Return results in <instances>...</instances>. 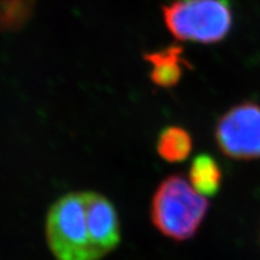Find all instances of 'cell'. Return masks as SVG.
<instances>
[{
    "label": "cell",
    "instance_id": "6da1fadb",
    "mask_svg": "<svg viewBox=\"0 0 260 260\" xmlns=\"http://www.w3.org/2000/svg\"><path fill=\"white\" fill-rule=\"evenodd\" d=\"M209 211V200L181 175H170L155 189L149 205L151 222L174 241L190 240L199 232Z\"/></svg>",
    "mask_w": 260,
    "mask_h": 260
},
{
    "label": "cell",
    "instance_id": "ba28073f",
    "mask_svg": "<svg viewBox=\"0 0 260 260\" xmlns=\"http://www.w3.org/2000/svg\"><path fill=\"white\" fill-rule=\"evenodd\" d=\"M193 149V140L182 126L170 125L164 128L157 139L159 157L168 162H181L189 157Z\"/></svg>",
    "mask_w": 260,
    "mask_h": 260
},
{
    "label": "cell",
    "instance_id": "5b68a950",
    "mask_svg": "<svg viewBox=\"0 0 260 260\" xmlns=\"http://www.w3.org/2000/svg\"><path fill=\"white\" fill-rule=\"evenodd\" d=\"M84 210L92 241L104 256L121 243V220L115 205L99 191H83Z\"/></svg>",
    "mask_w": 260,
    "mask_h": 260
},
{
    "label": "cell",
    "instance_id": "9c48e42d",
    "mask_svg": "<svg viewBox=\"0 0 260 260\" xmlns=\"http://www.w3.org/2000/svg\"><path fill=\"white\" fill-rule=\"evenodd\" d=\"M37 0H0V30L17 31L31 18Z\"/></svg>",
    "mask_w": 260,
    "mask_h": 260
},
{
    "label": "cell",
    "instance_id": "3957f363",
    "mask_svg": "<svg viewBox=\"0 0 260 260\" xmlns=\"http://www.w3.org/2000/svg\"><path fill=\"white\" fill-rule=\"evenodd\" d=\"M167 28L175 38L214 44L230 31L233 15L228 0H183L162 8Z\"/></svg>",
    "mask_w": 260,
    "mask_h": 260
},
{
    "label": "cell",
    "instance_id": "8992f818",
    "mask_svg": "<svg viewBox=\"0 0 260 260\" xmlns=\"http://www.w3.org/2000/svg\"><path fill=\"white\" fill-rule=\"evenodd\" d=\"M182 53V47L171 45L160 51L145 54L144 58L152 65L149 77L155 86L164 88L176 86L182 77V67L186 64Z\"/></svg>",
    "mask_w": 260,
    "mask_h": 260
},
{
    "label": "cell",
    "instance_id": "52a82bcc",
    "mask_svg": "<svg viewBox=\"0 0 260 260\" xmlns=\"http://www.w3.org/2000/svg\"><path fill=\"white\" fill-rule=\"evenodd\" d=\"M188 174V181L198 193L206 198L218 193L222 184V170L211 155L200 154L195 157Z\"/></svg>",
    "mask_w": 260,
    "mask_h": 260
},
{
    "label": "cell",
    "instance_id": "277c9868",
    "mask_svg": "<svg viewBox=\"0 0 260 260\" xmlns=\"http://www.w3.org/2000/svg\"><path fill=\"white\" fill-rule=\"evenodd\" d=\"M214 139L219 151L236 160L260 158V106L242 103L232 107L217 122Z\"/></svg>",
    "mask_w": 260,
    "mask_h": 260
},
{
    "label": "cell",
    "instance_id": "7a4b0ae2",
    "mask_svg": "<svg viewBox=\"0 0 260 260\" xmlns=\"http://www.w3.org/2000/svg\"><path fill=\"white\" fill-rule=\"evenodd\" d=\"M45 235L56 260L103 259L90 237L83 191H71L54 201L46 216Z\"/></svg>",
    "mask_w": 260,
    "mask_h": 260
}]
</instances>
